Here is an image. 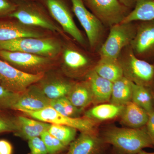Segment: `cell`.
Segmentation results:
<instances>
[{
    "label": "cell",
    "instance_id": "6da1fadb",
    "mask_svg": "<svg viewBox=\"0 0 154 154\" xmlns=\"http://www.w3.org/2000/svg\"><path fill=\"white\" fill-rule=\"evenodd\" d=\"M105 143L111 145L120 154H136L143 149L154 148L145 126L139 128H110L101 138Z\"/></svg>",
    "mask_w": 154,
    "mask_h": 154
},
{
    "label": "cell",
    "instance_id": "7a4b0ae2",
    "mask_svg": "<svg viewBox=\"0 0 154 154\" xmlns=\"http://www.w3.org/2000/svg\"><path fill=\"white\" fill-rule=\"evenodd\" d=\"M129 48L118 58L123 77L136 85L150 88L154 87V63L137 57ZM119 55V56H120Z\"/></svg>",
    "mask_w": 154,
    "mask_h": 154
},
{
    "label": "cell",
    "instance_id": "3957f363",
    "mask_svg": "<svg viewBox=\"0 0 154 154\" xmlns=\"http://www.w3.org/2000/svg\"><path fill=\"white\" fill-rule=\"evenodd\" d=\"M61 50L60 43L52 38L22 37L0 41V50L28 53L49 58L56 56Z\"/></svg>",
    "mask_w": 154,
    "mask_h": 154
},
{
    "label": "cell",
    "instance_id": "277c9868",
    "mask_svg": "<svg viewBox=\"0 0 154 154\" xmlns=\"http://www.w3.org/2000/svg\"><path fill=\"white\" fill-rule=\"evenodd\" d=\"M136 28L133 22L119 23L110 27L109 35L99 50L100 57L118 59L124 48L131 44Z\"/></svg>",
    "mask_w": 154,
    "mask_h": 154
},
{
    "label": "cell",
    "instance_id": "5b68a950",
    "mask_svg": "<svg viewBox=\"0 0 154 154\" xmlns=\"http://www.w3.org/2000/svg\"><path fill=\"white\" fill-rule=\"evenodd\" d=\"M102 25L110 27L123 22L130 12L119 0H83Z\"/></svg>",
    "mask_w": 154,
    "mask_h": 154
},
{
    "label": "cell",
    "instance_id": "8992f818",
    "mask_svg": "<svg viewBox=\"0 0 154 154\" xmlns=\"http://www.w3.org/2000/svg\"><path fill=\"white\" fill-rule=\"evenodd\" d=\"M42 73H30L0 59V85L9 91L21 94L42 79Z\"/></svg>",
    "mask_w": 154,
    "mask_h": 154
},
{
    "label": "cell",
    "instance_id": "52a82bcc",
    "mask_svg": "<svg viewBox=\"0 0 154 154\" xmlns=\"http://www.w3.org/2000/svg\"><path fill=\"white\" fill-rule=\"evenodd\" d=\"M22 112L27 116L46 123L71 127L81 132L95 133L96 122L85 117L75 118L66 116L59 113L51 106L38 111Z\"/></svg>",
    "mask_w": 154,
    "mask_h": 154
},
{
    "label": "cell",
    "instance_id": "ba28073f",
    "mask_svg": "<svg viewBox=\"0 0 154 154\" xmlns=\"http://www.w3.org/2000/svg\"><path fill=\"white\" fill-rule=\"evenodd\" d=\"M72 10L85 31L89 45L92 49L100 43L104 31V25L86 8L83 0H70Z\"/></svg>",
    "mask_w": 154,
    "mask_h": 154
},
{
    "label": "cell",
    "instance_id": "9c48e42d",
    "mask_svg": "<svg viewBox=\"0 0 154 154\" xmlns=\"http://www.w3.org/2000/svg\"><path fill=\"white\" fill-rule=\"evenodd\" d=\"M130 45L137 57L148 62L154 60V20L139 22Z\"/></svg>",
    "mask_w": 154,
    "mask_h": 154
},
{
    "label": "cell",
    "instance_id": "30bf717a",
    "mask_svg": "<svg viewBox=\"0 0 154 154\" xmlns=\"http://www.w3.org/2000/svg\"><path fill=\"white\" fill-rule=\"evenodd\" d=\"M50 13L60 25L65 32L68 33L78 43L85 44V40L79 29L75 24L69 8L62 0H46Z\"/></svg>",
    "mask_w": 154,
    "mask_h": 154
},
{
    "label": "cell",
    "instance_id": "8fae6325",
    "mask_svg": "<svg viewBox=\"0 0 154 154\" xmlns=\"http://www.w3.org/2000/svg\"><path fill=\"white\" fill-rule=\"evenodd\" d=\"M50 101L40 87L33 85L19 94L12 109L22 112L38 111L50 106Z\"/></svg>",
    "mask_w": 154,
    "mask_h": 154
},
{
    "label": "cell",
    "instance_id": "7c38bea8",
    "mask_svg": "<svg viewBox=\"0 0 154 154\" xmlns=\"http://www.w3.org/2000/svg\"><path fill=\"white\" fill-rule=\"evenodd\" d=\"M0 57L13 66L28 70H37L51 61L49 58L20 51L0 50Z\"/></svg>",
    "mask_w": 154,
    "mask_h": 154
},
{
    "label": "cell",
    "instance_id": "4fadbf2b",
    "mask_svg": "<svg viewBox=\"0 0 154 154\" xmlns=\"http://www.w3.org/2000/svg\"><path fill=\"white\" fill-rule=\"evenodd\" d=\"M19 22L27 26H36L49 30L53 32L62 33V31L39 11L30 7H22L9 14Z\"/></svg>",
    "mask_w": 154,
    "mask_h": 154
},
{
    "label": "cell",
    "instance_id": "5bb4252c",
    "mask_svg": "<svg viewBox=\"0 0 154 154\" xmlns=\"http://www.w3.org/2000/svg\"><path fill=\"white\" fill-rule=\"evenodd\" d=\"M106 145L95 133L81 132L70 144L68 154H101Z\"/></svg>",
    "mask_w": 154,
    "mask_h": 154
},
{
    "label": "cell",
    "instance_id": "9a60e30c",
    "mask_svg": "<svg viewBox=\"0 0 154 154\" xmlns=\"http://www.w3.org/2000/svg\"><path fill=\"white\" fill-rule=\"evenodd\" d=\"M43 33L20 22L0 21V41H7L22 37L42 38Z\"/></svg>",
    "mask_w": 154,
    "mask_h": 154
},
{
    "label": "cell",
    "instance_id": "2e32d148",
    "mask_svg": "<svg viewBox=\"0 0 154 154\" xmlns=\"http://www.w3.org/2000/svg\"><path fill=\"white\" fill-rule=\"evenodd\" d=\"M86 79L93 93V103L100 104L110 102L113 83L99 76L93 69L88 72Z\"/></svg>",
    "mask_w": 154,
    "mask_h": 154
},
{
    "label": "cell",
    "instance_id": "e0dca14e",
    "mask_svg": "<svg viewBox=\"0 0 154 154\" xmlns=\"http://www.w3.org/2000/svg\"><path fill=\"white\" fill-rule=\"evenodd\" d=\"M18 128L14 134L15 136L26 140L40 137L43 133L48 131L51 124L31 119L25 116L17 117Z\"/></svg>",
    "mask_w": 154,
    "mask_h": 154
},
{
    "label": "cell",
    "instance_id": "ac0fdd59",
    "mask_svg": "<svg viewBox=\"0 0 154 154\" xmlns=\"http://www.w3.org/2000/svg\"><path fill=\"white\" fill-rule=\"evenodd\" d=\"M121 123L129 128H139L146 126L148 113L132 101L125 105L120 114Z\"/></svg>",
    "mask_w": 154,
    "mask_h": 154
},
{
    "label": "cell",
    "instance_id": "d6986e66",
    "mask_svg": "<svg viewBox=\"0 0 154 154\" xmlns=\"http://www.w3.org/2000/svg\"><path fill=\"white\" fill-rule=\"evenodd\" d=\"M72 105L82 110L93 103V95L90 84L87 81L73 84L67 96Z\"/></svg>",
    "mask_w": 154,
    "mask_h": 154
},
{
    "label": "cell",
    "instance_id": "ffe728a7",
    "mask_svg": "<svg viewBox=\"0 0 154 154\" xmlns=\"http://www.w3.org/2000/svg\"><path fill=\"white\" fill-rule=\"evenodd\" d=\"M93 69L99 76L112 83L123 77L118 59L100 57Z\"/></svg>",
    "mask_w": 154,
    "mask_h": 154
},
{
    "label": "cell",
    "instance_id": "44dd1931",
    "mask_svg": "<svg viewBox=\"0 0 154 154\" xmlns=\"http://www.w3.org/2000/svg\"><path fill=\"white\" fill-rule=\"evenodd\" d=\"M154 20V0H136L134 8L122 23Z\"/></svg>",
    "mask_w": 154,
    "mask_h": 154
},
{
    "label": "cell",
    "instance_id": "7402d4cb",
    "mask_svg": "<svg viewBox=\"0 0 154 154\" xmlns=\"http://www.w3.org/2000/svg\"><path fill=\"white\" fill-rule=\"evenodd\" d=\"M132 95V82L122 77L113 83L110 103L124 106L131 102Z\"/></svg>",
    "mask_w": 154,
    "mask_h": 154
},
{
    "label": "cell",
    "instance_id": "603a6c76",
    "mask_svg": "<svg viewBox=\"0 0 154 154\" xmlns=\"http://www.w3.org/2000/svg\"><path fill=\"white\" fill-rule=\"evenodd\" d=\"M124 106L109 103L99 104L92 107L85 113V117L96 121L110 120L120 116Z\"/></svg>",
    "mask_w": 154,
    "mask_h": 154
},
{
    "label": "cell",
    "instance_id": "cb8c5ba5",
    "mask_svg": "<svg viewBox=\"0 0 154 154\" xmlns=\"http://www.w3.org/2000/svg\"><path fill=\"white\" fill-rule=\"evenodd\" d=\"M73 84L62 79L46 81L40 86L42 91L50 100L66 96Z\"/></svg>",
    "mask_w": 154,
    "mask_h": 154
},
{
    "label": "cell",
    "instance_id": "d4e9b609",
    "mask_svg": "<svg viewBox=\"0 0 154 154\" xmlns=\"http://www.w3.org/2000/svg\"><path fill=\"white\" fill-rule=\"evenodd\" d=\"M63 60L67 69L73 72L81 71L90 66L91 61L85 54L73 48L64 51Z\"/></svg>",
    "mask_w": 154,
    "mask_h": 154
},
{
    "label": "cell",
    "instance_id": "484cf974",
    "mask_svg": "<svg viewBox=\"0 0 154 154\" xmlns=\"http://www.w3.org/2000/svg\"><path fill=\"white\" fill-rule=\"evenodd\" d=\"M151 89L132 82L131 101L146 111L149 115L154 111L153 92Z\"/></svg>",
    "mask_w": 154,
    "mask_h": 154
},
{
    "label": "cell",
    "instance_id": "4316f807",
    "mask_svg": "<svg viewBox=\"0 0 154 154\" xmlns=\"http://www.w3.org/2000/svg\"><path fill=\"white\" fill-rule=\"evenodd\" d=\"M77 131L66 125L51 124L48 132L67 146L75 139Z\"/></svg>",
    "mask_w": 154,
    "mask_h": 154
},
{
    "label": "cell",
    "instance_id": "83f0119b",
    "mask_svg": "<svg viewBox=\"0 0 154 154\" xmlns=\"http://www.w3.org/2000/svg\"><path fill=\"white\" fill-rule=\"evenodd\" d=\"M50 106L62 115L71 117H79L82 110L75 107L67 96L50 101Z\"/></svg>",
    "mask_w": 154,
    "mask_h": 154
},
{
    "label": "cell",
    "instance_id": "f1b7e54d",
    "mask_svg": "<svg viewBox=\"0 0 154 154\" xmlns=\"http://www.w3.org/2000/svg\"><path fill=\"white\" fill-rule=\"evenodd\" d=\"M40 137L46 146L48 154H57L67 147L57 138L51 134L48 131L43 133Z\"/></svg>",
    "mask_w": 154,
    "mask_h": 154
},
{
    "label": "cell",
    "instance_id": "f546056e",
    "mask_svg": "<svg viewBox=\"0 0 154 154\" xmlns=\"http://www.w3.org/2000/svg\"><path fill=\"white\" fill-rule=\"evenodd\" d=\"M19 94L9 91L0 85V110L12 109Z\"/></svg>",
    "mask_w": 154,
    "mask_h": 154
},
{
    "label": "cell",
    "instance_id": "4dcf8cb0",
    "mask_svg": "<svg viewBox=\"0 0 154 154\" xmlns=\"http://www.w3.org/2000/svg\"><path fill=\"white\" fill-rule=\"evenodd\" d=\"M18 128L17 117L0 115V134L16 132Z\"/></svg>",
    "mask_w": 154,
    "mask_h": 154
},
{
    "label": "cell",
    "instance_id": "1f68e13d",
    "mask_svg": "<svg viewBox=\"0 0 154 154\" xmlns=\"http://www.w3.org/2000/svg\"><path fill=\"white\" fill-rule=\"evenodd\" d=\"M30 149L29 154H48L46 146L40 137L30 139L28 140Z\"/></svg>",
    "mask_w": 154,
    "mask_h": 154
},
{
    "label": "cell",
    "instance_id": "d6a6232c",
    "mask_svg": "<svg viewBox=\"0 0 154 154\" xmlns=\"http://www.w3.org/2000/svg\"><path fill=\"white\" fill-rule=\"evenodd\" d=\"M16 9V6L8 0H0V15L11 14Z\"/></svg>",
    "mask_w": 154,
    "mask_h": 154
},
{
    "label": "cell",
    "instance_id": "836d02e7",
    "mask_svg": "<svg viewBox=\"0 0 154 154\" xmlns=\"http://www.w3.org/2000/svg\"><path fill=\"white\" fill-rule=\"evenodd\" d=\"M145 128L154 146V111L149 115Z\"/></svg>",
    "mask_w": 154,
    "mask_h": 154
},
{
    "label": "cell",
    "instance_id": "e575fe53",
    "mask_svg": "<svg viewBox=\"0 0 154 154\" xmlns=\"http://www.w3.org/2000/svg\"><path fill=\"white\" fill-rule=\"evenodd\" d=\"M13 151V146L8 141L0 140V154H12Z\"/></svg>",
    "mask_w": 154,
    "mask_h": 154
},
{
    "label": "cell",
    "instance_id": "d590c367",
    "mask_svg": "<svg viewBox=\"0 0 154 154\" xmlns=\"http://www.w3.org/2000/svg\"><path fill=\"white\" fill-rule=\"evenodd\" d=\"M119 1L127 8L133 9L134 8L136 0H119Z\"/></svg>",
    "mask_w": 154,
    "mask_h": 154
},
{
    "label": "cell",
    "instance_id": "8d00e7d4",
    "mask_svg": "<svg viewBox=\"0 0 154 154\" xmlns=\"http://www.w3.org/2000/svg\"><path fill=\"white\" fill-rule=\"evenodd\" d=\"M136 154H154V152H147L144 151L143 150L141 151Z\"/></svg>",
    "mask_w": 154,
    "mask_h": 154
},
{
    "label": "cell",
    "instance_id": "74e56055",
    "mask_svg": "<svg viewBox=\"0 0 154 154\" xmlns=\"http://www.w3.org/2000/svg\"><path fill=\"white\" fill-rule=\"evenodd\" d=\"M114 151H115V152H113V153H112V154H120L119 153L117 152L115 150Z\"/></svg>",
    "mask_w": 154,
    "mask_h": 154
},
{
    "label": "cell",
    "instance_id": "f35d334b",
    "mask_svg": "<svg viewBox=\"0 0 154 154\" xmlns=\"http://www.w3.org/2000/svg\"><path fill=\"white\" fill-rule=\"evenodd\" d=\"M153 99H154V90L153 92Z\"/></svg>",
    "mask_w": 154,
    "mask_h": 154
},
{
    "label": "cell",
    "instance_id": "ab89813d",
    "mask_svg": "<svg viewBox=\"0 0 154 154\" xmlns=\"http://www.w3.org/2000/svg\"><path fill=\"white\" fill-rule=\"evenodd\" d=\"M58 154V153L57 154Z\"/></svg>",
    "mask_w": 154,
    "mask_h": 154
},
{
    "label": "cell",
    "instance_id": "60d3db41",
    "mask_svg": "<svg viewBox=\"0 0 154 154\" xmlns=\"http://www.w3.org/2000/svg\"></svg>",
    "mask_w": 154,
    "mask_h": 154
}]
</instances>
